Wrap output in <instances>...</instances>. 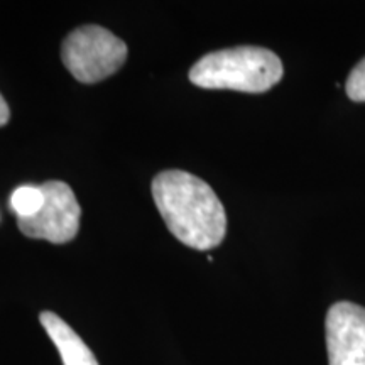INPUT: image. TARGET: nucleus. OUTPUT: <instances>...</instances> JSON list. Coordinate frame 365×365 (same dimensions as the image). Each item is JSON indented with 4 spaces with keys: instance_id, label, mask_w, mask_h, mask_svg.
<instances>
[{
    "instance_id": "f03ea898",
    "label": "nucleus",
    "mask_w": 365,
    "mask_h": 365,
    "mask_svg": "<svg viewBox=\"0 0 365 365\" xmlns=\"http://www.w3.org/2000/svg\"><path fill=\"white\" fill-rule=\"evenodd\" d=\"M282 73L277 54L259 46H239L200 58L190 70V81L205 90L264 93L279 83Z\"/></svg>"
},
{
    "instance_id": "6e6552de",
    "label": "nucleus",
    "mask_w": 365,
    "mask_h": 365,
    "mask_svg": "<svg viewBox=\"0 0 365 365\" xmlns=\"http://www.w3.org/2000/svg\"><path fill=\"white\" fill-rule=\"evenodd\" d=\"M345 90L354 102H365V58L350 71Z\"/></svg>"
},
{
    "instance_id": "f257e3e1",
    "label": "nucleus",
    "mask_w": 365,
    "mask_h": 365,
    "mask_svg": "<svg viewBox=\"0 0 365 365\" xmlns=\"http://www.w3.org/2000/svg\"><path fill=\"white\" fill-rule=\"evenodd\" d=\"M153 198L168 230L181 244L210 250L227 234L225 208L212 186L180 170L159 173L153 181Z\"/></svg>"
},
{
    "instance_id": "0eeeda50",
    "label": "nucleus",
    "mask_w": 365,
    "mask_h": 365,
    "mask_svg": "<svg viewBox=\"0 0 365 365\" xmlns=\"http://www.w3.org/2000/svg\"><path fill=\"white\" fill-rule=\"evenodd\" d=\"M44 193L41 186H19L11 195V208L17 218H31L43 208Z\"/></svg>"
},
{
    "instance_id": "20e7f679",
    "label": "nucleus",
    "mask_w": 365,
    "mask_h": 365,
    "mask_svg": "<svg viewBox=\"0 0 365 365\" xmlns=\"http://www.w3.org/2000/svg\"><path fill=\"white\" fill-rule=\"evenodd\" d=\"M43 208L31 218H17V227L29 239L66 244L80 230L81 208L75 193L66 182L46 181Z\"/></svg>"
},
{
    "instance_id": "1a4fd4ad",
    "label": "nucleus",
    "mask_w": 365,
    "mask_h": 365,
    "mask_svg": "<svg viewBox=\"0 0 365 365\" xmlns=\"http://www.w3.org/2000/svg\"><path fill=\"white\" fill-rule=\"evenodd\" d=\"M9 120H11V110H9L6 98H4L2 93H0V127L6 125Z\"/></svg>"
},
{
    "instance_id": "423d86ee",
    "label": "nucleus",
    "mask_w": 365,
    "mask_h": 365,
    "mask_svg": "<svg viewBox=\"0 0 365 365\" xmlns=\"http://www.w3.org/2000/svg\"><path fill=\"white\" fill-rule=\"evenodd\" d=\"M39 322L53 344L56 345L63 365H98L90 346L56 313L43 312L39 314Z\"/></svg>"
},
{
    "instance_id": "7ed1b4c3",
    "label": "nucleus",
    "mask_w": 365,
    "mask_h": 365,
    "mask_svg": "<svg viewBox=\"0 0 365 365\" xmlns=\"http://www.w3.org/2000/svg\"><path fill=\"white\" fill-rule=\"evenodd\" d=\"M61 59L75 80L98 83L124 66L127 44L102 26H83L63 41Z\"/></svg>"
},
{
    "instance_id": "39448f33",
    "label": "nucleus",
    "mask_w": 365,
    "mask_h": 365,
    "mask_svg": "<svg viewBox=\"0 0 365 365\" xmlns=\"http://www.w3.org/2000/svg\"><path fill=\"white\" fill-rule=\"evenodd\" d=\"M327 350L330 365H365V308L340 301L328 309Z\"/></svg>"
}]
</instances>
